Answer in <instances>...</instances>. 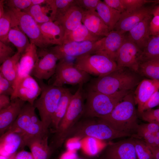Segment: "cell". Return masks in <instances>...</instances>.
I'll use <instances>...</instances> for the list:
<instances>
[{
  "mask_svg": "<svg viewBox=\"0 0 159 159\" xmlns=\"http://www.w3.org/2000/svg\"><path fill=\"white\" fill-rule=\"evenodd\" d=\"M133 93L130 92L107 115L97 118L119 131L131 135L136 133L139 124Z\"/></svg>",
  "mask_w": 159,
  "mask_h": 159,
  "instance_id": "obj_1",
  "label": "cell"
},
{
  "mask_svg": "<svg viewBox=\"0 0 159 159\" xmlns=\"http://www.w3.org/2000/svg\"><path fill=\"white\" fill-rule=\"evenodd\" d=\"M135 72L126 68H118L106 75L98 77L90 84L88 90L111 95L130 92L140 82Z\"/></svg>",
  "mask_w": 159,
  "mask_h": 159,
  "instance_id": "obj_2",
  "label": "cell"
},
{
  "mask_svg": "<svg viewBox=\"0 0 159 159\" xmlns=\"http://www.w3.org/2000/svg\"><path fill=\"white\" fill-rule=\"evenodd\" d=\"M82 84L79 85L73 95L67 111L60 122L51 142V148H58L62 146L68 138L69 134L74 125L82 116L84 109V101L86 93Z\"/></svg>",
  "mask_w": 159,
  "mask_h": 159,
  "instance_id": "obj_3",
  "label": "cell"
},
{
  "mask_svg": "<svg viewBox=\"0 0 159 159\" xmlns=\"http://www.w3.org/2000/svg\"><path fill=\"white\" fill-rule=\"evenodd\" d=\"M94 118H84L79 120L70 131L68 137L83 139L91 137L102 140H111L131 136L130 134L117 131Z\"/></svg>",
  "mask_w": 159,
  "mask_h": 159,
  "instance_id": "obj_4",
  "label": "cell"
},
{
  "mask_svg": "<svg viewBox=\"0 0 159 159\" xmlns=\"http://www.w3.org/2000/svg\"><path fill=\"white\" fill-rule=\"evenodd\" d=\"M130 92H121L108 95L88 90L82 117L98 118L108 115L124 97Z\"/></svg>",
  "mask_w": 159,
  "mask_h": 159,
  "instance_id": "obj_5",
  "label": "cell"
},
{
  "mask_svg": "<svg viewBox=\"0 0 159 159\" xmlns=\"http://www.w3.org/2000/svg\"><path fill=\"white\" fill-rule=\"evenodd\" d=\"M35 109L33 105L25 103L14 122L7 130L21 134L25 146L29 139L48 133L42 122L36 115Z\"/></svg>",
  "mask_w": 159,
  "mask_h": 159,
  "instance_id": "obj_6",
  "label": "cell"
},
{
  "mask_svg": "<svg viewBox=\"0 0 159 159\" xmlns=\"http://www.w3.org/2000/svg\"><path fill=\"white\" fill-rule=\"evenodd\" d=\"M40 82L41 92L33 106L38 110L41 120L45 129L48 131L52 116L65 88L47 85L41 80Z\"/></svg>",
  "mask_w": 159,
  "mask_h": 159,
  "instance_id": "obj_7",
  "label": "cell"
},
{
  "mask_svg": "<svg viewBox=\"0 0 159 159\" xmlns=\"http://www.w3.org/2000/svg\"><path fill=\"white\" fill-rule=\"evenodd\" d=\"M11 25L18 27L28 37L30 43L40 49L47 48L51 45L45 39L39 24L29 15L21 11L7 8Z\"/></svg>",
  "mask_w": 159,
  "mask_h": 159,
  "instance_id": "obj_8",
  "label": "cell"
},
{
  "mask_svg": "<svg viewBox=\"0 0 159 159\" xmlns=\"http://www.w3.org/2000/svg\"><path fill=\"white\" fill-rule=\"evenodd\" d=\"M75 66L89 74L103 76L118 68L116 62L102 54H89L76 58Z\"/></svg>",
  "mask_w": 159,
  "mask_h": 159,
  "instance_id": "obj_9",
  "label": "cell"
},
{
  "mask_svg": "<svg viewBox=\"0 0 159 159\" xmlns=\"http://www.w3.org/2000/svg\"><path fill=\"white\" fill-rule=\"evenodd\" d=\"M59 60L52 85L59 87H63L65 84L80 85H83L89 80L90 75L77 68L74 63L66 58Z\"/></svg>",
  "mask_w": 159,
  "mask_h": 159,
  "instance_id": "obj_10",
  "label": "cell"
},
{
  "mask_svg": "<svg viewBox=\"0 0 159 159\" xmlns=\"http://www.w3.org/2000/svg\"><path fill=\"white\" fill-rule=\"evenodd\" d=\"M102 38L95 41L70 42L56 45L49 49L59 60L67 57L76 58L85 54H93L98 51L101 46Z\"/></svg>",
  "mask_w": 159,
  "mask_h": 159,
  "instance_id": "obj_11",
  "label": "cell"
},
{
  "mask_svg": "<svg viewBox=\"0 0 159 159\" xmlns=\"http://www.w3.org/2000/svg\"><path fill=\"white\" fill-rule=\"evenodd\" d=\"M58 60L49 48H39L31 75L40 80L48 79L55 74Z\"/></svg>",
  "mask_w": 159,
  "mask_h": 159,
  "instance_id": "obj_12",
  "label": "cell"
},
{
  "mask_svg": "<svg viewBox=\"0 0 159 159\" xmlns=\"http://www.w3.org/2000/svg\"><path fill=\"white\" fill-rule=\"evenodd\" d=\"M126 37V36H125ZM142 51L126 37L118 51L116 62L118 68H126L138 72Z\"/></svg>",
  "mask_w": 159,
  "mask_h": 159,
  "instance_id": "obj_13",
  "label": "cell"
},
{
  "mask_svg": "<svg viewBox=\"0 0 159 159\" xmlns=\"http://www.w3.org/2000/svg\"><path fill=\"white\" fill-rule=\"evenodd\" d=\"M99 159H138L133 138L110 143L105 147Z\"/></svg>",
  "mask_w": 159,
  "mask_h": 159,
  "instance_id": "obj_14",
  "label": "cell"
},
{
  "mask_svg": "<svg viewBox=\"0 0 159 159\" xmlns=\"http://www.w3.org/2000/svg\"><path fill=\"white\" fill-rule=\"evenodd\" d=\"M41 91L39 84L30 75L22 78L18 83L10 98L11 100L19 98L33 105Z\"/></svg>",
  "mask_w": 159,
  "mask_h": 159,
  "instance_id": "obj_15",
  "label": "cell"
},
{
  "mask_svg": "<svg viewBox=\"0 0 159 159\" xmlns=\"http://www.w3.org/2000/svg\"><path fill=\"white\" fill-rule=\"evenodd\" d=\"M126 38L125 34L114 30L102 38L101 46L93 54L105 55L116 62L119 50Z\"/></svg>",
  "mask_w": 159,
  "mask_h": 159,
  "instance_id": "obj_16",
  "label": "cell"
},
{
  "mask_svg": "<svg viewBox=\"0 0 159 159\" xmlns=\"http://www.w3.org/2000/svg\"><path fill=\"white\" fill-rule=\"evenodd\" d=\"M151 9L144 6L131 12L121 14L113 30L125 34L151 14Z\"/></svg>",
  "mask_w": 159,
  "mask_h": 159,
  "instance_id": "obj_17",
  "label": "cell"
},
{
  "mask_svg": "<svg viewBox=\"0 0 159 159\" xmlns=\"http://www.w3.org/2000/svg\"><path fill=\"white\" fill-rule=\"evenodd\" d=\"M37 47L34 44L30 43L21 54L18 64L17 76L14 84V89L21 79L31 75L37 59Z\"/></svg>",
  "mask_w": 159,
  "mask_h": 159,
  "instance_id": "obj_18",
  "label": "cell"
},
{
  "mask_svg": "<svg viewBox=\"0 0 159 159\" xmlns=\"http://www.w3.org/2000/svg\"><path fill=\"white\" fill-rule=\"evenodd\" d=\"M133 93L137 112L140 115L143 107L151 96L159 90V80L144 79L140 82Z\"/></svg>",
  "mask_w": 159,
  "mask_h": 159,
  "instance_id": "obj_19",
  "label": "cell"
},
{
  "mask_svg": "<svg viewBox=\"0 0 159 159\" xmlns=\"http://www.w3.org/2000/svg\"><path fill=\"white\" fill-rule=\"evenodd\" d=\"M26 102L18 98L11 100L10 105L0 110V134L5 132L14 122Z\"/></svg>",
  "mask_w": 159,
  "mask_h": 159,
  "instance_id": "obj_20",
  "label": "cell"
},
{
  "mask_svg": "<svg viewBox=\"0 0 159 159\" xmlns=\"http://www.w3.org/2000/svg\"><path fill=\"white\" fill-rule=\"evenodd\" d=\"M153 17L150 15L140 22L125 34L126 37L135 44L142 51L150 38L149 25Z\"/></svg>",
  "mask_w": 159,
  "mask_h": 159,
  "instance_id": "obj_21",
  "label": "cell"
},
{
  "mask_svg": "<svg viewBox=\"0 0 159 159\" xmlns=\"http://www.w3.org/2000/svg\"><path fill=\"white\" fill-rule=\"evenodd\" d=\"M24 146L23 136L19 132L8 130L1 136L0 155L9 158L19 148Z\"/></svg>",
  "mask_w": 159,
  "mask_h": 159,
  "instance_id": "obj_22",
  "label": "cell"
},
{
  "mask_svg": "<svg viewBox=\"0 0 159 159\" xmlns=\"http://www.w3.org/2000/svg\"><path fill=\"white\" fill-rule=\"evenodd\" d=\"M83 10L75 4L67 10L55 21L64 29L65 33L73 30L82 23Z\"/></svg>",
  "mask_w": 159,
  "mask_h": 159,
  "instance_id": "obj_23",
  "label": "cell"
},
{
  "mask_svg": "<svg viewBox=\"0 0 159 159\" xmlns=\"http://www.w3.org/2000/svg\"><path fill=\"white\" fill-rule=\"evenodd\" d=\"M82 23L92 33L101 37L107 36L110 32L96 11H83Z\"/></svg>",
  "mask_w": 159,
  "mask_h": 159,
  "instance_id": "obj_24",
  "label": "cell"
},
{
  "mask_svg": "<svg viewBox=\"0 0 159 159\" xmlns=\"http://www.w3.org/2000/svg\"><path fill=\"white\" fill-rule=\"evenodd\" d=\"M39 25L44 37L51 45L62 44L65 32L61 25L52 21Z\"/></svg>",
  "mask_w": 159,
  "mask_h": 159,
  "instance_id": "obj_25",
  "label": "cell"
},
{
  "mask_svg": "<svg viewBox=\"0 0 159 159\" xmlns=\"http://www.w3.org/2000/svg\"><path fill=\"white\" fill-rule=\"evenodd\" d=\"M48 134L28 140L26 146L30 149L34 159H47L51 148L48 145Z\"/></svg>",
  "mask_w": 159,
  "mask_h": 159,
  "instance_id": "obj_26",
  "label": "cell"
},
{
  "mask_svg": "<svg viewBox=\"0 0 159 159\" xmlns=\"http://www.w3.org/2000/svg\"><path fill=\"white\" fill-rule=\"evenodd\" d=\"M96 11L110 32L113 30L120 18L121 13L101 1L97 5Z\"/></svg>",
  "mask_w": 159,
  "mask_h": 159,
  "instance_id": "obj_27",
  "label": "cell"
},
{
  "mask_svg": "<svg viewBox=\"0 0 159 159\" xmlns=\"http://www.w3.org/2000/svg\"><path fill=\"white\" fill-rule=\"evenodd\" d=\"M102 38L93 34L82 23L76 29L65 33L62 44L72 42L95 41Z\"/></svg>",
  "mask_w": 159,
  "mask_h": 159,
  "instance_id": "obj_28",
  "label": "cell"
},
{
  "mask_svg": "<svg viewBox=\"0 0 159 159\" xmlns=\"http://www.w3.org/2000/svg\"><path fill=\"white\" fill-rule=\"evenodd\" d=\"M21 55L17 51L13 56L1 64L0 67V73L10 82L14 89L17 76L18 64Z\"/></svg>",
  "mask_w": 159,
  "mask_h": 159,
  "instance_id": "obj_29",
  "label": "cell"
},
{
  "mask_svg": "<svg viewBox=\"0 0 159 159\" xmlns=\"http://www.w3.org/2000/svg\"><path fill=\"white\" fill-rule=\"evenodd\" d=\"M73 95L68 89L65 88L52 117L50 127H52L53 132L57 129L64 116Z\"/></svg>",
  "mask_w": 159,
  "mask_h": 159,
  "instance_id": "obj_30",
  "label": "cell"
},
{
  "mask_svg": "<svg viewBox=\"0 0 159 159\" xmlns=\"http://www.w3.org/2000/svg\"><path fill=\"white\" fill-rule=\"evenodd\" d=\"M8 39L16 47L17 52L22 54L30 43L26 36L17 26L11 25Z\"/></svg>",
  "mask_w": 159,
  "mask_h": 159,
  "instance_id": "obj_31",
  "label": "cell"
},
{
  "mask_svg": "<svg viewBox=\"0 0 159 159\" xmlns=\"http://www.w3.org/2000/svg\"><path fill=\"white\" fill-rule=\"evenodd\" d=\"M75 0H46L47 10L51 20L55 21L72 5L75 4Z\"/></svg>",
  "mask_w": 159,
  "mask_h": 159,
  "instance_id": "obj_32",
  "label": "cell"
},
{
  "mask_svg": "<svg viewBox=\"0 0 159 159\" xmlns=\"http://www.w3.org/2000/svg\"><path fill=\"white\" fill-rule=\"evenodd\" d=\"M138 73L150 79L159 80V57L142 62L139 65Z\"/></svg>",
  "mask_w": 159,
  "mask_h": 159,
  "instance_id": "obj_33",
  "label": "cell"
},
{
  "mask_svg": "<svg viewBox=\"0 0 159 159\" xmlns=\"http://www.w3.org/2000/svg\"><path fill=\"white\" fill-rule=\"evenodd\" d=\"M157 57H159V35L150 36L146 46L142 51L141 62L150 59Z\"/></svg>",
  "mask_w": 159,
  "mask_h": 159,
  "instance_id": "obj_34",
  "label": "cell"
},
{
  "mask_svg": "<svg viewBox=\"0 0 159 159\" xmlns=\"http://www.w3.org/2000/svg\"><path fill=\"white\" fill-rule=\"evenodd\" d=\"M22 11L31 16L38 24L52 21L49 16L44 12L40 5L31 6Z\"/></svg>",
  "mask_w": 159,
  "mask_h": 159,
  "instance_id": "obj_35",
  "label": "cell"
},
{
  "mask_svg": "<svg viewBox=\"0 0 159 159\" xmlns=\"http://www.w3.org/2000/svg\"><path fill=\"white\" fill-rule=\"evenodd\" d=\"M133 138L138 159H153V153L145 142L142 139Z\"/></svg>",
  "mask_w": 159,
  "mask_h": 159,
  "instance_id": "obj_36",
  "label": "cell"
},
{
  "mask_svg": "<svg viewBox=\"0 0 159 159\" xmlns=\"http://www.w3.org/2000/svg\"><path fill=\"white\" fill-rule=\"evenodd\" d=\"M11 26V20L8 13L5 10L0 17V41L7 44L8 37Z\"/></svg>",
  "mask_w": 159,
  "mask_h": 159,
  "instance_id": "obj_37",
  "label": "cell"
},
{
  "mask_svg": "<svg viewBox=\"0 0 159 159\" xmlns=\"http://www.w3.org/2000/svg\"><path fill=\"white\" fill-rule=\"evenodd\" d=\"M125 8L124 13L131 12L142 8L147 3H154L156 0H122Z\"/></svg>",
  "mask_w": 159,
  "mask_h": 159,
  "instance_id": "obj_38",
  "label": "cell"
},
{
  "mask_svg": "<svg viewBox=\"0 0 159 159\" xmlns=\"http://www.w3.org/2000/svg\"><path fill=\"white\" fill-rule=\"evenodd\" d=\"M4 4L7 8L21 11L32 6V0H8L4 1Z\"/></svg>",
  "mask_w": 159,
  "mask_h": 159,
  "instance_id": "obj_39",
  "label": "cell"
},
{
  "mask_svg": "<svg viewBox=\"0 0 159 159\" xmlns=\"http://www.w3.org/2000/svg\"><path fill=\"white\" fill-rule=\"evenodd\" d=\"M142 119L148 122L159 125V108L151 109L143 112L140 115Z\"/></svg>",
  "mask_w": 159,
  "mask_h": 159,
  "instance_id": "obj_40",
  "label": "cell"
},
{
  "mask_svg": "<svg viewBox=\"0 0 159 159\" xmlns=\"http://www.w3.org/2000/svg\"><path fill=\"white\" fill-rule=\"evenodd\" d=\"M100 0H75V4L83 11H96Z\"/></svg>",
  "mask_w": 159,
  "mask_h": 159,
  "instance_id": "obj_41",
  "label": "cell"
},
{
  "mask_svg": "<svg viewBox=\"0 0 159 159\" xmlns=\"http://www.w3.org/2000/svg\"><path fill=\"white\" fill-rule=\"evenodd\" d=\"M14 90L12 84L0 73V95H6L10 97Z\"/></svg>",
  "mask_w": 159,
  "mask_h": 159,
  "instance_id": "obj_42",
  "label": "cell"
},
{
  "mask_svg": "<svg viewBox=\"0 0 159 159\" xmlns=\"http://www.w3.org/2000/svg\"><path fill=\"white\" fill-rule=\"evenodd\" d=\"M12 48L0 41V63L13 56L16 53Z\"/></svg>",
  "mask_w": 159,
  "mask_h": 159,
  "instance_id": "obj_43",
  "label": "cell"
},
{
  "mask_svg": "<svg viewBox=\"0 0 159 159\" xmlns=\"http://www.w3.org/2000/svg\"><path fill=\"white\" fill-rule=\"evenodd\" d=\"M158 105H159V90L154 93L145 104L142 109L141 114L143 112L153 109Z\"/></svg>",
  "mask_w": 159,
  "mask_h": 159,
  "instance_id": "obj_44",
  "label": "cell"
},
{
  "mask_svg": "<svg viewBox=\"0 0 159 159\" xmlns=\"http://www.w3.org/2000/svg\"><path fill=\"white\" fill-rule=\"evenodd\" d=\"M138 131H145L156 133L159 131V125L154 122H148L139 125L136 132Z\"/></svg>",
  "mask_w": 159,
  "mask_h": 159,
  "instance_id": "obj_45",
  "label": "cell"
},
{
  "mask_svg": "<svg viewBox=\"0 0 159 159\" xmlns=\"http://www.w3.org/2000/svg\"><path fill=\"white\" fill-rule=\"evenodd\" d=\"M149 33L150 36L159 35V16H153L149 25Z\"/></svg>",
  "mask_w": 159,
  "mask_h": 159,
  "instance_id": "obj_46",
  "label": "cell"
},
{
  "mask_svg": "<svg viewBox=\"0 0 159 159\" xmlns=\"http://www.w3.org/2000/svg\"><path fill=\"white\" fill-rule=\"evenodd\" d=\"M103 1L121 14L125 11V8L122 0H104Z\"/></svg>",
  "mask_w": 159,
  "mask_h": 159,
  "instance_id": "obj_47",
  "label": "cell"
},
{
  "mask_svg": "<svg viewBox=\"0 0 159 159\" xmlns=\"http://www.w3.org/2000/svg\"><path fill=\"white\" fill-rule=\"evenodd\" d=\"M87 144L89 151L91 155H95L97 153L98 148L96 139L91 137L88 138Z\"/></svg>",
  "mask_w": 159,
  "mask_h": 159,
  "instance_id": "obj_48",
  "label": "cell"
},
{
  "mask_svg": "<svg viewBox=\"0 0 159 159\" xmlns=\"http://www.w3.org/2000/svg\"><path fill=\"white\" fill-rule=\"evenodd\" d=\"M11 102L10 97L8 95H0V110L8 106Z\"/></svg>",
  "mask_w": 159,
  "mask_h": 159,
  "instance_id": "obj_49",
  "label": "cell"
},
{
  "mask_svg": "<svg viewBox=\"0 0 159 159\" xmlns=\"http://www.w3.org/2000/svg\"><path fill=\"white\" fill-rule=\"evenodd\" d=\"M14 159H34L31 153L26 151L19 152L16 156Z\"/></svg>",
  "mask_w": 159,
  "mask_h": 159,
  "instance_id": "obj_50",
  "label": "cell"
},
{
  "mask_svg": "<svg viewBox=\"0 0 159 159\" xmlns=\"http://www.w3.org/2000/svg\"><path fill=\"white\" fill-rule=\"evenodd\" d=\"M149 148L150 150L159 148V131L155 134L154 146L153 148Z\"/></svg>",
  "mask_w": 159,
  "mask_h": 159,
  "instance_id": "obj_51",
  "label": "cell"
},
{
  "mask_svg": "<svg viewBox=\"0 0 159 159\" xmlns=\"http://www.w3.org/2000/svg\"><path fill=\"white\" fill-rule=\"evenodd\" d=\"M151 14L153 16H159V4L155 6L151 9Z\"/></svg>",
  "mask_w": 159,
  "mask_h": 159,
  "instance_id": "obj_52",
  "label": "cell"
},
{
  "mask_svg": "<svg viewBox=\"0 0 159 159\" xmlns=\"http://www.w3.org/2000/svg\"><path fill=\"white\" fill-rule=\"evenodd\" d=\"M4 1L0 0V17H1L5 13L4 9Z\"/></svg>",
  "mask_w": 159,
  "mask_h": 159,
  "instance_id": "obj_53",
  "label": "cell"
},
{
  "mask_svg": "<svg viewBox=\"0 0 159 159\" xmlns=\"http://www.w3.org/2000/svg\"><path fill=\"white\" fill-rule=\"evenodd\" d=\"M150 150L153 153V159H159V148Z\"/></svg>",
  "mask_w": 159,
  "mask_h": 159,
  "instance_id": "obj_54",
  "label": "cell"
},
{
  "mask_svg": "<svg viewBox=\"0 0 159 159\" xmlns=\"http://www.w3.org/2000/svg\"><path fill=\"white\" fill-rule=\"evenodd\" d=\"M0 159H8V158L3 156L1 155H0Z\"/></svg>",
  "mask_w": 159,
  "mask_h": 159,
  "instance_id": "obj_55",
  "label": "cell"
},
{
  "mask_svg": "<svg viewBox=\"0 0 159 159\" xmlns=\"http://www.w3.org/2000/svg\"><path fill=\"white\" fill-rule=\"evenodd\" d=\"M155 4H159V0H156V1L154 3Z\"/></svg>",
  "mask_w": 159,
  "mask_h": 159,
  "instance_id": "obj_56",
  "label": "cell"
},
{
  "mask_svg": "<svg viewBox=\"0 0 159 159\" xmlns=\"http://www.w3.org/2000/svg\"><path fill=\"white\" fill-rule=\"evenodd\" d=\"M75 159H89L86 158H75Z\"/></svg>",
  "mask_w": 159,
  "mask_h": 159,
  "instance_id": "obj_57",
  "label": "cell"
},
{
  "mask_svg": "<svg viewBox=\"0 0 159 159\" xmlns=\"http://www.w3.org/2000/svg\"><path fill=\"white\" fill-rule=\"evenodd\" d=\"M96 159V158H92V159Z\"/></svg>",
  "mask_w": 159,
  "mask_h": 159,
  "instance_id": "obj_58",
  "label": "cell"
}]
</instances>
